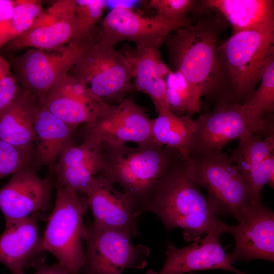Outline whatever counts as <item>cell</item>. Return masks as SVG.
<instances>
[{"label": "cell", "instance_id": "cell-1", "mask_svg": "<svg viewBox=\"0 0 274 274\" xmlns=\"http://www.w3.org/2000/svg\"><path fill=\"white\" fill-rule=\"evenodd\" d=\"M198 17L164 40L170 63L214 106L233 102L230 82L218 52L219 37L226 26L218 14L195 12Z\"/></svg>", "mask_w": 274, "mask_h": 274}, {"label": "cell", "instance_id": "cell-2", "mask_svg": "<svg viewBox=\"0 0 274 274\" xmlns=\"http://www.w3.org/2000/svg\"><path fill=\"white\" fill-rule=\"evenodd\" d=\"M147 212L156 215L167 232L182 229L184 239L195 241L206 234L228 233L230 225L218 218L206 195L189 177L179 158L165 170L151 196Z\"/></svg>", "mask_w": 274, "mask_h": 274}, {"label": "cell", "instance_id": "cell-3", "mask_svg": "<svg viewBox=\"0 0 274 274\" xmlns=\"http://www.w3.org/2000/svg\"><path fill=\"white\" fill-rule=\"evenodd\" d=\"M102 144L99 174L120 186L141 215L146 212L156 185L167 168L182 158L180 153L152 143L135 147L126 144Z\"/></svg>", "mask_w": 274, "mask_h": 274}, {"label": "cell", "instance_id": "cell-4", "mask_svg": "<svg viewBox=\"0 0 274 274\" xmlns=\"http://www.w3.org/2000/svg\"><path fill=\"white\" fill-rule=\"evenodd\" d=\"M187 173L206 196L218 216L229 215L237 221L253 204L244 179L222 151L190 155L185 160Z\"/></svg>", "mask_w": 274, "mask_h": 274}, {"label": "cell", "instance_id": "cell-5", "mask_svg": "<svg viewBox=\"0 0 274 274\" xmlns=\"http://www.w3.org/2000/svg\"><path fill=\"white\" fill-rule=\"evenodd\" d=\"M55 188V203L42 236V248L52 254L68 274H81L85 258L82 240L86 230L83 216L88 208L87 200L74 190Z\"/></svg>", "mask_w": 274, "mask_h": 274}, {"label": "cell", "instance_id": "cell-6", "mask_svg": "<svg viewBox=\"0 0 274 274\" xmlns=\"http://www.w3.org/2000/svg\"><path fill=\"white\" fill-rule=\"evenodd\" d=\"M218 52L229 78L233 102L243 104L256 89L274 55V28L231 34L219 44Z\"/></svg>", "mask_w": 274, "mask_h": 274}, {"label": "cell", "instance_id": "cell-7", "mask_svg": "<svg viewBox=\"0 0 274 274\" xmlns=\"http://www.w3.org/2000/svg\"><path fill=\"white\" fill-rule=\"evenodd\" d=\"M190 145V155L222 151L229 142L249 133L274 134L273 115L260 118L244 104H218L198 117Z\"/></svg>", "mask_w": 274, "mask_h": 274}, {"label": "cell", "instance_id": "cell-8", "mask_svg": "<svg viewBox=\"0 0 274 274\" xmlns=\"http://www.w3.org/2000/svg\"><path fill=\"white\" fill-rule=\"evenodd\" d=\"M100 39L97 30L78 43L53 50L31 48L12 59L10 66L22 91L43 105L49 91L69 71L81 55Z\"/></svg>", "mask_w": 274, "mask_h": 274}, {"label": "cell", "instance_id": "cell-9", "mask_svg": "<svg viewBox=\"0 0 274 274\" xmlns=\"http://www.w3.org/2000/svg\"><path fill=\"white\" fill-rule=\"evenodd\" d=\"M68 74L110 105L119 104L129 92L135 90L119 51L100 39L81 55Z\"/></svg>", "mask_w": 274, "mask_h": 274}, {"label": "cell", "instance_id": "cell-10", "mask_svg": "<svg viewBox=\"0 0 274 274\" xmlns=\"http://www.w3.org/2000/svg\"><path fill=\"white\" fill-rule=\"evenodd\" d=\"M126 231L93 226L86 227L83 274H122L127 268L142 269L150 254L143 245H133Z\"/></svg>", "mask_w": 274, "mask_h": 274}, {"label": "cell", "instance_id": "cell-11", "mask_svg": "<svg viewBox=\"0 0 274 274\" xmlns=\"http://www.w3.org/2000/svg\"><path fill=\"white\" fill-rule=\"evenodd\" d=\"M152 122L131 97L115 105L104 101L94 119L86 124V135L102 143L148 144L152 143Z\"/></svg>", "mask_w": 274, "mask_h": 274}, {"label": "cell", "instance_id": "cell-12", "mask_svg": "<svg viewBox=\"0 0 274 274\" xmlns=\"http://www.w3.org/2000/svg\"><path fill=\"white\" fill-rule=\"evenodd\" d=\"M193 21L187 17L180 21H168L156 15L147 17L129 8L117 7L104 19L99 28L100 40L113 48L125 41L133 42L137 47L159 48L167 36Z\"/></svg>", "mask_w": 274, "mask_h": 274}, {"label": "cell", "instance_id": "cell-13", "mask_svg": "<svg viewBox=\"0 0 274 274\" xmlns=\"http://www.w3.org/2000/svg\"><path fill=\"white\" fill-rule=\"evenodd\" d=\"M54 187L51 179L39 177L31 168L12 175L0 189V210L5 220H13L38 216L48 219L51 196Z\"/></svg>", "mask_w": 274, "mask_h": 274}, {"label": "cell", "instance_id": "cell-14", "mask_svg": "<svg viewBox=\"0 0 274 274\" xmlns=\"http://www.w3.org/2000/svg\"><path fill=\"white\" fill-rule=\"evenodd\" d=\"M238 224L228 233L234 240L228 254L231 263L253 260L274 261V213L262 202L252 204L242 214Z\"/></svg>", "mask_w": 274, "mask_h": 274}, {"label": "cell", "instance_id": "cell-15", "mask_svg": "<svg viewBox=\"0 0 274 274\" xmlns=\"http://www.w3.org/2000/svg\"><path fill=\"white\" fill-rule=\"evenodd\" d=\"M114 185L99 174L85 190L84 194L94 219L92 225L122 230L135 236L141 214L130 197Z\"/></svg>", "mask_w": 274, "mask_h": 274}, {"label": "cell", "instance_id": "cell-16", "mask_svg": "<svg viewBox=\"0 0 274 274\" xmlns=\"http://www.w3.org/2000/svg\"><path fill=\"white\" fill-rule=\"evenodd\" d=\"M76 0H59L44 10L27 31L7 43L6 51L24 48L46 50L62 47L72 39Z\"/></svg>", "mask_w": 274, "mask_h": 274}, {"label": "cell", "instance_id": "cell-17", "mask_svg": "<svg viewBox=\"0 0 274 274\" xmlns=\"http://www.w3.org/2000/svg\"><path fill=\"white\" fill-rule=\"evenodd\" d=\"M221 235L206 234L188 246L178 248L167 242L165 260L159 271L149 270L146 274H184L197 270L222 269L235 274H246L231 263L220 242Z\"/></svg>", "mask_w": 274, "mask_h": 274}, {"label": "cell", "instance_id": "cell-18", "mask_svg": "<svg viewBox=\"0 0 274 274\" xmlns=\"http://www.w3.org/2000/svg\"><path fill=\"white\" fill-rule=\"evenodd\" d=\"M102 144L86 135L83 143L73 145L60 155L48 175L54 187L69 188L83 193L102 167Z\"/></svg>", "mask_w": 274, "mask_h": 274}, {"label": "cell", "instance_id": "cell-19", "mask_svg": "<svg viewBox=\"0 0 274 274\" xmlns=\"http://www.w3.org/2000/svg\"><path fill=\"white\" fill-rule=\"evenodd\" d=\"M38 216L5 220V228L0 236V262L19 274L44 257L42 238L40 235Z\"/></svg>", "mask_w": 274, "mask_h": 274}, {"label": "cell", "instance_id": "cell-20", "mask_svg": "<svg viewBox=\"0 0 274 274\" xmlns=\"http://www.w3.org/2000/svg\"><path fill=\"white\" fill-rule=\"evenodd\" d=\"M135 90L147 94L156 111L166 108L165 78L170 70L162 60L159 48L137 47L127 44L120 50Z\"/></svg>", "mask_w": 274, "mask_h": 274}, {"label": "cell", "instance_id": "cell-21", "mask_svg": "<svg viewBox=\"0 0 274 274\" xmlns=\"http://www.w3.org/2000/svg\"><path fill=\"white\" fill-rule=\"evenodd\" d=\"M194 10L218 14L232 26V34L274 28L273 0H203Z\"/></svg>", "mask_w": 274, "mask_h": 274}, {"label": "cell", "instance_id": "cell-22", "mask_svg": "<svg viewBox=\"0 0 274 274\" xmlns=\"http://www.w3.org/2000/svg\"><path fill=\"white\" fill-rule=\"evenodd\" d=\"M77 126L67 124L39 104L33 123L35 135L32 168L54 165L61 153L73 144Z\"/></svg>", "mask_w": 274, "mask_h": 274}, {"label": "cell", "instance_id": "cell-23", "mask_svg": "<svg viewBox=\"0 0 274 274\" xmlns=\"http://www.w3.org/2000/svg\"><path fill=\"white\" fill-rule=\"evenodd\" d=\"M39 104L22 91L0 113V140L25 150H34L33 123Z\"/></svg>", "mask_w": 274, "mask_h": 274}, {"label": "cell", "instance_id": "cell-24", "mask_svg": "<svg viewBox=\"0 0 274 274\" xmlns=\"http://www.w3.org/2000/svg\"><path fill=\"white\" fill-rule=\"evenodd\" d=\"M152 119L151 143L160 147H168L179 152L184 160L190 156V145L195 128L191 116H178L166 108L157 111Z\"/></svg>", "mask_w": 274, "mask_h": 274}, {"label": "cell", "instance_id": "cell-25", "mask_svg": "<svg viewBox=\"0 0 274 274\" xmlns=\"http://www.w3.org/2000/svg\"><path fill=\"white\" fill-rule=\"evenodd\" d=\"M166 109L178 116L198 113L202 95L179 72L171 70L165 80Z\"/></svg>", "mask_w": 274, "mask_h": 274}, {"label": "cell", "instance_id": "cell-26", "mask_svg": "<svg viewBox=\"0 0 274 274\" xmlns=\"http://www.w3.org/2000/svg\"><path fill=\"white\" fill-rule=\"evenodd\" d=\"M43 105L65 122L77 127L91 122L98 112L77 97L55 88L47 93Z\"/></svg>", "mask_w": 274, "mask_h": 274}, {"label": "cell", "instance_id": "cell-27", "mask_svg": "<svg viewBox=\"0 0 274 274\" xmlns=\"http://www.w3.org/2000/svg\"><path fill=\"white\" fill-rule=\"evenodd\" d=\"M274 152V134L263 137L249 133L239 139L230 159L245 179L269 154Z\"/></svg>", "mask_w": 274, "mask_h": 274}, {"label": "cell", "instance_id": "cell-28", "mask_svg": "<svg viewBox=\"0 0 274 274\" xmlns=\"http://www.w3.org/2000/svg\"><path fill=\"white\" fill-rule=\"evenodd\" d=\"M74 22L71 42L78 43L90 37L95 30L104 10L105 0H76Z\"/></svg>", "mask_w": 274, "mask_h": 274}, {"label": "cell", "instance_id": "cell-29", "mask_svg": "<svg viewBox=\"0 0 274 274\" xmlns=\"http://www.w3.org/2000/svg\"><path fill=\"white\" fill-rule=\"evenodd\" d=\"M260 85L244 104L256 116L263 118L274 111V55L268 60L261 75Z\"/></svg>", "mask_w": 274, "mask_h": 274}, {"label": "cell", "instance_id": "cell-30", "mask_svg": "<svg viewBox=\"0 0 274 274\" xmlns=\"http://www.w3.org/2000/svg\"><path fill=\"white\" fill-rule=\"evenodd\" d=\"M43 11L40 1L15 0L9 42L29 30Z\"/></svg>", "mask_w": 274, "mask_h": 274}, {"label": "cell", "instance_id": "cell-31", "mask_svg": "<svg viewBox=\"0 0 274 274\" xmlns=\"http://www.w3.org/2000/svg\"><path fill=\"white\" fill-rule=\"evenodd\" d=\"M33 150L23 149L0 140V180L5 177L32 168Z\"/></svg>", "mask_w": 274, "mask_h": 274}, {"label": "cell", "instance_id": "cell-32", "mask_svg": "<svg viewBox=\"0 0 274 274\" xmlns=\"http://www.w3.org/2000/svg\"><path fill=\"white\" fill-rule=\"evenodd\" d=\"M250 191L253 204L261 202V192L268 184L274 187V152L269 154L244 179Z\"/></svg>", "mask_w": 274, "mask_h": 274}, {"label": "cell", "instance_id": "cell-33", "mask_svg": "<svg viewBox=\"0 0 274 274\" xmlns=\"http://www.w3.org/2000/svg\"><path fill=\"white\" fill-rule=\"evenodd\" d=\"M197 3L194 0H150L147 7L156 11V16L168 21H180L187 18Z\"/></svg>", "mask_w": 274, "mask_h": 274}, {"label": "cell", "instance_id": "cell-34", "mask_svg": "<svg viewBox=\"0 0 274 274\" xmlns=\"http://www.w3.org/2000/svg\"><path fill=\"white\" fill-rule=\"evenodd\" d=\"M22 90L8 61L0 54V113L21 94Z\"/></svg>", "mask_w": 274, "mask_h": 274}, {"label": "cell", "instance_id": "cell-35", "mask_svg": "<svg viewBox=\"0 0 274 274\" xmlns=\"http://www.w3.org/2000/svg\"><path fill=\"white\" fill-rule=\"evenodd\" d=\"M15 0H0V50L10 41Z\"/></svg>", "mask_w": 274, "mask_h": 274}, {"label": "cell", "instance_id": "cell-36", "mask_svg": "<svg viewBox=\"0 0 274 274\" xmlns=\"http://www.w3.org/2000/svg\"><path fill=\"white\" fill-rule=\"evenodd\" d=\"M45 257L37 261L32 266L36 269L33 274H68L66 269L60 263L48 265L45 263ZM19 274H24L23 272Z\"/></svg>", "mask_w": 274, "mask_h": 274}, {"label": "cell", "instance_id": "cell-37", "mask_svg": "<svg viewBox=\"0 0 274 274\" xmlns=\"http://www.w3.org/2000/svg\"><path fill=\"white\" fill-rule=\"evenodd\" d=\"M189 274H194V273H193L192 272H190Z\"/></svg>", "mask_w": 274, "mask_h": 274}]
</instances>
